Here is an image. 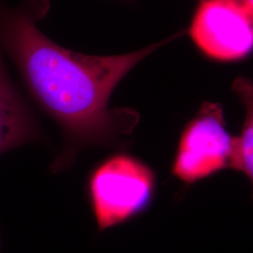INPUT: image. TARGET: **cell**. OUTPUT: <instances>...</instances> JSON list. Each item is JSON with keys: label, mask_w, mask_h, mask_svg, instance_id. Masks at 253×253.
<instances>
[{"label": "cell", "mask_w": 253, "mask_h": 253, "mask_svg": "<svg viewBox=\"0 0 253 253\" xmlns=\"http://www.w3.org/2000/svg\"><path fill=\"white\" fill-rule=\"evenodd\" d=\"M24 4L17 10L0 9V38L33 98L63 131L66 147L52 165L58 172L82 148L117 145L132 132L139 115L131 108H109L113 91L137 64L184 31L133 53L86 55L57 45L38 28L47 0Z\"/></svg>", "instance_id": "cell-1"}, {"label": "cell", "mask_w": 253, "mask_h": 253, "mask_svg": "<svg viewBox=\"0 0 253 253\" xmlns=\"http://www.w3.org/2000/svg\"><path fill=\"white\" fill-rule=\"evenodd\" d=\"M153 171L127 154H116L98 165L89 176L87 192L99 232L135 217L150 204Z\"/></svg>", "instance_id": "cell-2"}, {"label": "cell", "mask_w": 253, "mask_h": 253, "mask_svg": "<svg viewBox=\"0 0 253 253\" xmlns=\"http://www.w3.org/2000/svg\"><path fill=\"white\" fill-rule=\"evenodd\" d=\"M234 139L227 130L221 105L203 103L181 134L172 175L190 184L230 167Z\"/></svg>", "instance_id": "cell-3"}, {"label": "cell", "mask_w": 253, "mask_h": 253, "mask_svg": "<svg viewBox=\"0 0 253 253\" xmlns=\"http://www.w3.org/2000/svg\"><path fill=\"white\" fill-rule=\"evenodd\" d=\"M190 34L211 58H243L253 50V6L248 0H200Z\"/></svg>", "instance_id": "cell-4"}, {"label": "cell", "mask_w": 253, "mask_h": 253, "mask_svg": "<svg viewBox=\"0 0 253 253\" xmlns=\"http://www.w3.org/2000/svg\"><path fill=\"white\" fill-rule=\"evenodd\" d=\"M38 137L36 124L0 61V155L35 141Z\"/></svg>", "instance_id": "cell-5"}, {"label": "cell", "mask_w": 253, "mask_h": 253, "mask_svg": "<svg viewBox=\"0 0 253 253\" xmlns=\"http://www.w3.org/2000/svg\"><path fill=\"white\" fill-rule=\"evenodd\" d=\"M232 90L244 105L246 116L240 135L234 139L230 167L244 173L253 191V81L239 76L233 83Z\"/></svg>", "instance_id": "cell-6"}, {"label": "cell", "mask_w": 253, "mask_h": 253, "mask_svg": "<svg viewBox=\"0 0 253 253\" xmlns=\"http://www.w3.org/2000/svg\"><path fill=\"white\" fill-rule=\"evenodd\" d=\"M248 1H249V2H250V3H251V4L253 6V0H248Z\"/></svg>", "instance_id": "cell-7"}, {"label": "cell", "mask_w": 253, "mask_h": 253, "mask_svg": "<svg viewBox=\"0 0 253 253\" xmlns=\"http://www.w3.org/2000/svg\"><path fill=\"white\" fill-rule=\"evenodd\" d=\"M0 253H1V237H0Z\"/></svg>", "instance_id": "cell-8"}]
</instances>
